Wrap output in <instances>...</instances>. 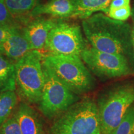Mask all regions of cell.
<instances>
[{
    "instance_id": "cell-13",
    "label": "cell",
    "mask_w": 134,
    "mask_h": 134,
    "mask_svg": "<svg viewBox=\"0 0 134 134\" xmlns=\"http://www.w3.org/2000/svg\"><path fill=\"white\" fill-rule=\"evenodd\" d=\"M16 63L4 54H0V93L16 91Z\"/></svg>"
},
{
    "instance_id": "cell-8",
    "label": "cell",
    "mask_w": 134,
    "mask_h": 134,
    "mask_svg": "<svg viewBox=\"0 0 134 134\" xmlns=\"http://www.w3.org/2000/svg\"><path fill=\"white\" fill-rule=\"evenodd\" d=\"M87 68L103 79L119 78L132 73L129 60L121 55L103 52L91 46L81 54Z\"/></svg>"
},
{
    "instance_id": "cell-10",
    "label": "cell",
    "mask_w": 134,
    "mask_h": 134,
    "mask_svg": "<svg viewBox=\"0 0 134 134\" xmlns=\"http://www.w3.org/2000/svg\"><path fill=\"white\" fill-rule=\"evenodd\" d=\"M1 45L3 54L15 62L32 50L23 27L16 24L11 26L9 36Z\"/></svg>"
},
{
    "instance_id": "cell-25",
    "label": "cell",
    "mask_w": 134,
    "mask_h": 134,
    "mask_svg": "<svg viewBox=\"0 0 134 134\" xmlns=\"http://www.w3.org/2000/svg\"><path fill=\"white\" fill-rule=\"evenodd\" d=\"M0 54H3V50L1 43H0Z\"/></svg>"
},
{
    "instance_id": "cell-22",
    "label": "cell",
    "mask_w": 134,
    "mask_h": 134,
    "mask_svg": "<svg viewBox=\"0 0 134 134\" xmlns=\"http://www.w3.org/2000/svg\"><path fill=\"white\" fill-rule=\"evenodd\" d=\"M130 4V0H112L109 9L124 7Z\"/></svg>"
},
{
    "instance_id": "cell-20",
    "label": "cell",
    "mask_w": 134,
    "mask_h": 134,
    "mask_svg": "<svg viewBox=\"0 0 134 134\" xmlns=\"http://www.w3.org/2000/svg\"><path fill=\"white\" fill-rule=\"evenodd\" d=\"M14 16L9 12L4 0H0V25L13 26L16 24Z\"/></svg>"
},
{
    "instance_id": "cell-19",
    "label": "cell",
    "mask_w": 134,
    "mask_h": 134,
    "mask_svg": "<svg viewBox=\"0 0 134 134\" xmlns=\"http://www.w3.org/2000/svg\"><path fill=\"white\" fill-rule=\"evenodd\" d=\"M131 6L130 4L121 8L109 9L108 13L106 15L112 19L125 21L129 18L130 16H131Z\"/></svg>"
},
{
    "instance_id": "cell-17",
    "label": "cell",
    "mask_w": 134,
    "mask_h": 134,
    "mask_svg": "<svg viewBox=\"0 0 134 134\" xmlns=\"http://www.w3.org/2000/svg\"><path fill=\"white\" fill-rule=\"evenodd\" d=\"M110 134H134V104L125 113L119 125Z\"/></svg>"
},
{
    "instance_id": "cell-9",
    "label": "cell",
    "mask_w": 134,
    "mask_h": 134,
    "mask_svg": "<svg viewBox=\"0 0 134 134\" xmlns=\"http://www.w3.org/2000/svg\"><path fill=\"white\" fill-rule=\"evenodd\" d=\"M14 115L22 134H46L42 119L29 104L24 101L20 103Z\"/></svg>"
},
{
    "instance_id": "cell-12",
    "label": "cell",
    "mask_w": 134,
    "mask_h": 134,
    "mask_svg": "<svg viewBox=\"0 0 134 134\" xmlns=\"http://www.w3.org/2000/svg\"><path fill=\"white\" fill-rule=\"evenodd\" d=\"M75 11L74 0H50L42 4H38L30 13V16L48 14L61 18H73Z\"/></svg>"
},
{
    "instance_id": "cell-23",
    "label": "cell",
    "mask_w": 134,
    "mask_h": 134,
    "mask_svg": "<svg viewBox=\"0 0 134 134\" xmlns=\"http://www.w3.org/2000/svg\"><path fill=\"white\" fill-rule=\"evenodd\" d=\"M132 13H131V16L132 18V19L134 22V0H133V4H132V7H131Z\"/></svg>"
},
{
    "instance_id": "cell-4",
    "label": "cell",
    "mask_w": 134,
    "mask_h": 134,
    "mask_svg": "<svg viewBox=\"0 0 134 134\" xmlns=\"http://www.w3.org/2000/svg\"><path fill=\"white\" fill-rule=\"evenodd\" d=\"M39 50H31L16 63V90L23 101L38 104L44 83L42 60Z\"/></svg>"
},
{
    "instance_id": "cell-16",
    "label": "cell",
    "mask_w": 134,
    "mask_h": 134,
    "mask_svg": "<svg viewBox=\"0 0 134 134\" xmlns=\"http://www.w3.org/2000/svg\"><path fill=\"white\" fill-rule=\"evenodd\" d=\"M38 0H4L5 4L13 16H22L31 12L37 5Z\"/></svg>"
},
{
    "instance_id": "cell-14",
    "label": "cell",
    "mask_w": 134,
    "mask_h": 134,
    "mask_svg": "<svg viewBox=\"0 0 134 134\" xmlns=\"http://www.w3.org/2000/svg\"><path fill=\"white\" fill-rule=\"evenodd\" d=\"M112 0H74L75 11L73 18L85 19L94 13L103 11L108 14Z\"/></svg>"
},
{
    "instance_id": "cell-3",
    "label": "cell",
    "mask_w": 134,
    "mask_h": 134,
    "mask_svg": "<svg viewBox=\"0 0 134 134\" xmlns=\"http://www.w3.org/2000/svg\"><path fill=\"white\" fill-rule=\"evenodd\" d=\"M43 62L76 94L87 93L94 88V78L80 57L48 53L43 55Z\"/></svg>"
},
{
    "instance_id": "cell-24",
    "label": "cell",
    "mask_w": 134,
    "mask_h": 134,
    "mask_svg": "<svg viewBox=\"0 0 134 134\" xmlns=\"http://www.w3.org/2000/svg\"><path fill=\"white\" fill-rule=\"evenodd\" d=\"M132 43H133V52H134V27H132Z\"/></svg>"
},
{
    "instance_id": "cell-11",
    "label": "cell",
    "mask_w": 134,
    "mask_h": 134,
    "mask_svg": "<svg viewBox=\"0 0 134 134\" xmlns=\"http://www.w3.org/2000/svg\"><path fill=\"white\" fill-rule=\"evenodd\" d=\"M57 21L55 19L37 18L23 27L32 50H40L44 48L49 32Z\"/></svg>"
},
{
    "instance_id": "cell-2",
    "label": "cell",
    "mask_w": 134,
    "mask_h": 134,
    "mask_svg": "<svg viewBox=\"0 0 134 134\" xmlns=\"http://www.w3.org/2000/svg\"><path fill=\"white\" fill-rule=\"evenodd\" d=\"M50 134H101L97 104L90 98L77 101L55 118Z\"/></svg>"
},
{
    "instance_id": "cell-5",
    "label": "cell",
    "mask_w": 134,
    "mask_h": 134,
    "mask_svg": "<svg viewBox=\"0 0 134 134\" xmlns=\"http://www.w3.org/2000/svg\"><path fill=\"white\" fill-rule=\"evenodd\" d=\"M134 103V85L125 83L112 88L98 103L101 134H110Z\"/></svg>"
},
{
    "instance_id": "cell-18",
    "label": "cell",
    "mask_w": 134,
    "mask_h": 134,
    "mask_svg": "<svg viewBox=\"0 0 134 134\" xmlns=\"http://www.w3.org/2000/svg\"><path fill=\"white\" fill-rule=\"evenodd\" d=\"M0 134H22L19 123L14 114L0 126Z\"/></svg>"
},
{
    "instance_id": "cell-7",
    "label": "cell",
    "mask_w": 134,
    "mask_h": 134,
    "mask_svg": "<svg viewBox=\"0 0 134 134\" xmlns=\"http://www.w3.org/2000/svg\"><path fill=\"white\" fill-rule=\"evenodd\" d=\"M86 47L80 26L60 20L49 32L43 48L50 53L81 57Z\"/></svg>"
},
{
    "instance_id": "cell-1",
    "label": "cell",
    "mask_w": 134,
    "mask_h": 134,
    "mask_svg": "<svg viewBox=\"0 0 134 134\" xmlns=\"http://www.w3.org/2000/svg\"><path fill=\"white\" fill-rule=\"evenodd\" d=\"M82 27L93 47L106 52L121 55L127 59L134 57L132 27L125 21L96 13L83 19Z\"/></svg>"
},
{
    "instance_id": "cell-6",
    "label": "cell",
    "mask_w": 134,
    "mask_h": 134,
    "mask_svg": "<svg viewBox=\"0 0 134 134\" xmlns=\"http://www.w3.org/2000/svg\"><path fill=\"white\" fill-rule=\"evenodd\" d=\"M42 68L44 83L38 108L47 119H53L78 101L79 98L58 79L43 60Z\"/></svg>"
},
{
    "instance_id": "cell-15",
    "label": "cell",
    "mask_w": 134,
    "mask_h": 134,
    "mask_svg": "<svg viewBox=\"0 0 134 134\" xmlns=\"http://www.w3.org/2000/svg\"><path fill=\"white\" fill-rule=\"evenodd\" d=\"M18 101V94L15 91L0 93V126L11 116Z\"/></svg>"
},
{
    "instance_id": "cell-21",
    "label": "cell",
    "mask_w": 134,
    "mask_h": 134,
    "mask_svg": "<svg viewBox=\"0 0 134 134\" xmlns=\"http://www.w3.org/2000/svg\"><path fill=\"white\" fill-rule=\"evenodd\" d=\"M11 26H12L0 25V43H2L6 41L9 34Z\"/></svg>"
}]
</instances>
